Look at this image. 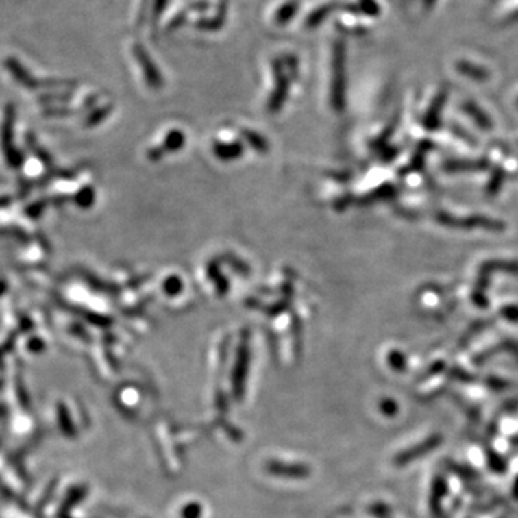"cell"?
Returning a JSON list of instances; mask_svg holds the SVG:
<instances>
[{
    "label": "cell",
    "instance_id": "1",
    "mask_svg": "<svg viewBox=\"0 0 518 518\" xmlns=\"http://www.w3.org/2000/svg\"><path fill=\"white\" fill-rule=\"evenodd\" d=\"M330 10H331V5H327V6H323L320 9H317L315 13H312L311 16L307 19V25L308 26L319 25L321 22V19H324L327 16V14L330 13Z\"/></svg>",
    "mask_w": 518,
    "mask_h": 518
},
{
    "label": "cell",
    "instance_id": "2",
    "mask_svg": "<svg viewBox=\"0 0 518 518\" xmlns=\"http://www.w3.org/2000/svg\"><path fill=\"white\" fill-rule=\"evenodd\" d=\"M295 3H290V5H286L281 12L282 13H280V16H278V21L280 22H284V21H286V19H290L291 16H293V14H294V12H295Z\"/></svg>",
    "mask_w": 518,
    "mask_h": 518
}]
</instances>
